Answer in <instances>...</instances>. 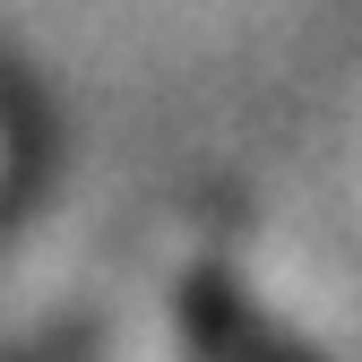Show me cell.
<instances>
[{"label":"cell","mask_w":362,"mask_h":362,"mask_svg":"<svg viewBox=\"0 0 362 362\" xmlns=\"http://www.w3.org/2000/svg\"><path fill=\"white\" fill-rule=\"evenodd\" d=\"M181 328H190L199 362H320V354H302L276 320H267L233 276H216V267H199V276L181 285Z\"/></svg>","instance_id":"cell-1"}]
</instances>
